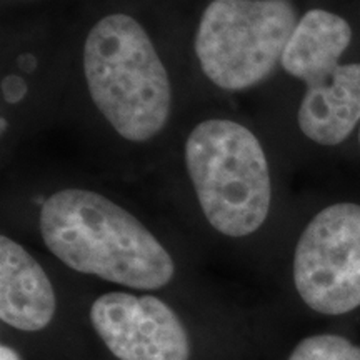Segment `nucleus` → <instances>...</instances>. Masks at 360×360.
<instances>
[{"instance_id":"f257e3e1","label":"nucleus","mask_w":360,"mask_h":360,"mask_svg":"<svg viewBox=\"0 0 360 360\" xmlns=\"http://www.w3.org/2000/svg\"><path fill=\"white\" fill-rule=\"evenodd\" d=\"M45 247L67 267L134 290H157L175 276L169 250L122 205L101 192L65 187L39 214Z\"/></svg>"},{"instance_id":"f03ea898","label":"nucleus","mask_w":360,"mask_h":360,"mask_svg":"<svg viewBox=\"0 0 360 360\" xmlns=\"http://www.w3.org/2000/svg\"><path fill=\"white\" fill-rule=\"evenodd\" d=\"M82 75L94 109L119 139L147 143L167 129L172 80L141 20L114 12L90 27L82 45Z\"/></svg>"},{"instance_id":"7ed1b4c3","label":"nucleus","mask_w":360,"mask_h":360,"mask_svg":"<svg viewBox=\"0 0 360 360\" xmlns=\"http://www.w3.org/2000/svg\"><path fill=\"white\" fill-rule=\"evenodd\" d=\"M184 165L197 204L210 227L242 238L265 224L274 184L262 142L229 117H209L188 130Z\"/></svg>"},{"instance_id":"20e7f679","label":"nucleus","mask_w":360,"mask_h":360,"mask_svg":"<svg viewBox=\"0 0 360 360\" xmlns=\"http://www.w3.org/2000/svg\"><path fill=\"white\" fill-rule=\"evenodd\" d=\"M352 40L347 17L312 7L300 15L283 52V72L305 85L297 124L317 146H339L360 125V62H340Z\"/></svg>"},{"instance_id":"39448f33","label":"nucleus","mask_w":360,"mask_h":360,"mask_svg":"<svg viewBox=\"0 0 360 360\" xmlns=\"http://www.w3.org/2000/svg\"><path fill=\"white\" fill-rule=\"evenodd\" d=\"M299 19L294 0H212L193 35L202 75L222 92L257 87L281 67Z\"/></svg>"},{"instance_id":"423d86ee","label":"nucleus","mask_w":360,"mask_h":360,"mask_svg":"<svg viewBox=\"0 0 360 360\" xmlns=\"http://www.w3.org/2000/svg\"><path fill=\"white\" fill-rule=\"evenodd\" d=\"M294 283L319 314L360 307V204L339 202L314 215L297 242Z\"/></svg>"},{"instance_id":"0eeeda50","label":"nucleus","mask_w":360,"mask_h":360,"mask_svg":"<svg viewBox=\"0 0 360 360\" xmlns=\"http://www.w3.org/2000/svg\"><path fill=\"white\" fill-rule=\"evenodd\" d=\"M89 317L119 360H191L186 327L159 297L107 292L94 300Z\"/></svg>"},{"instance_id":"6e6552de","label":"nucleus","mask_w":360,"mask_h":360,"mask_svg":"<svg viewBox=\"0 0 360 360\" xmlns=\"http://www.w3.org/2000/svg\"><path fill=\"white\" fill-rule=\"evenodd\" d=\"M57 309L53 285L37 259L8 236L0 237V319L22 332L42 330Z\"/></svg>"},{"instance_id":"1a4fd4ad","label":"nucleus","mask_w":360,"mask_h":360,"mask_svg":"<svg viewBox=\"0 0 360 360\" xmlns=\"http://www.w3.org/2000/svg\"><path fill=\"white\" fill-rule=\"evenodd\" d=\"M289 360H360V347L342 335H310L297 344Z\"/></svg>"},{"instance_id":"9d476101","label":"nucleus","mask_w":360,"mask_h":360,"mask_svg":"<svg viewBox=\"0 0 360 360\" xmlns=\"http://www.w3.org/2000/svg\"><path fill=\"white\" fill-rule=\"evenodd\" d=\"M0 360H20L19 354L8 345H0Z\"/></svg>"},{"instance_id":"9b49d317","label":"nucleus","mask_w":360,"mask_h":360,"mask_svg":"<svg viewBox=\"0 0 360 360\" xmlns=\"http://www.w3.org/2000/svg\"><path fill=\"white\" fill-rule=\"evenodd\" d=\"M359 146H360V125H359Z\"/></svg>"}]
</instances>
